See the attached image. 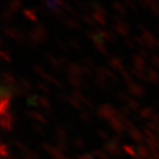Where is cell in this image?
<instances>
[{
	"instance_id": "ac0fdd59",
	"label": "cell",
	"mask_w": 159,
	"mask_h": 159,
	"mask_svg": "<svg viewBox=\"0 0 159 159\" xmlns=\"http://www.w3.org/2000/svg\"><path fill=\"white\" fill-rule=\"evenodd\" d=\"M125 44L127 46H130L131 48H134V47H136L134 43H133V41H132V40H131L130 38H129V37H127V38H125Z\"/></svg>"
},
{
	"instance_id": "2e32d148",
	"label": "cell",
	"mask_w": 159,
	"mask_h": 159,
	"mask_svg": "<svg viewBox=\"0 0 159 159\" xmlns=\"http://www.w3.org/2000/svg\"><path fill=\"white\" fill-rule=\"evenodd\" d=\"M138 51H139V56H142V57L144 58V59H146V58H148V53L146 51H145V50H144L143 47H140V48H139Z\"/></svg>"
},
{
	"instance_id": "5bb4252c",
	"label": "cell",
	"mask_w": 159,
	"mask_h": 159,
	"mask_svg": "<svg viewBox=\"0 0 159 159\" xmlns=\"http://www.w3.org/2000/svg\"><path fill=\"white\" fill-rule=\"evenodd\" d=\"M134 40H136L138 44H140L142 47H146V46H148L146 41H145V39H144L143 37H134Z\"/></svg>"
},
{
	"instance_id": "83f0119b",
	"label": "cell",
	"mask_w": 159,
	"mask_h": 159,
	"mask_svg": "<svg viewBox=\"0 0 159 159\" xmlns=\"http://www.w3.org/2000/svg\"><path fill=\"white\" fill-rule=\"evenodd\" d=\"M157 2H158V5H159V0H157Z\"/></svg>"
},
{
	"instance_id": "7402d4cb",
	"label": "cell",
	"mask_w": 159,
	"mask_h": 159,
	"mask_svg": "<svg viewBox=\"0 0 159 159\" xmlns=\"http://www.w3.org/2000/svg\"><path fill=\"white\" fill-rule=\"evenodd\" d=\"M58 47H60L63 51H67V45L66 44H64L63 41H58Z\"/></svg>"
},
{
	"instance_id": "9c48e42d",
	"label": "cell",
	"mask_w": 159,
	"mask_h": 159,
	"mask_svg": "<svg viewBox=\"0 0 159 159\" xmlns=\"http://www.w3.org/2000/svg\"><path fill=\"white\" fill-rule=\"evenodd\" d=\"M23 13H24V16H25L26 18H29L30 20H32V21H34L35 24L38 23L37 18H35V16L33 14L34 12L32 11V10H23Z\"/></svg>"
},
{
	"instance_id": "ffe728a7",
	"label": "cell",
	"mask_w": 159,
	"mask_h": 159,
	"mask_svg": "<svg viewBox=\"0 0 159 159\" xmlns=\"http://www.w3.org/2000/svg\"><path fill=\"white\" fill-rule=\"evenodd\" d=\"M151 60H152V64H153V65L159 66V57L158 56H156V54L152 56V57H151Z\"/></svg>"
},
{
	"instance_id": "44dd1931",
	"label": "cell",
	"mask_w": 159,
	"mask_h": 159,
	"mask_svg": "<svg viewBox=\"0 0 159 159\" xmlns=\"http://www.w3.org/2000/svg\"><path fill=\"white\" fill-rule=\"evenodd\" d=\"M124 1H125L126 5H129L130 7H132L133 10H136V8H137V6H136V4L133 2V0H124Z\"/></svg>"
},
{
	"instance_id": "603a6c76",
	"label": "cell",
	"mask_w": 159,
	"mask_h": 159,
	"mask_svg": "<svg viewBox=\"0 0 159 159\" xmlns=\"http://www.w3.org/2000/svg\"><path fill=\"white\" fill-rule=\"evenodd\" d=\"M83 61H84L86 65H89L90 67H92V66H93V63H92L90 59H87V58H84V59H83Z\"/></svg>"
},
{
	"instance_id": "277c9868",
	"label": "cell",
	"mask_w": 159,
	"mask_h": 159,
	"mask_svg": "<svg viewBox=\"0 0 159 159\" xmlns=\"http://www.w3.org/2000/svg\"><path fill=\"white\" fill-rule=\"evenodd\" d=\"M91 17L94 19V21L96 23H99L100 25H102V26H106V20H105V18H104V16H102V14H99V13H97V12L92 11L91 12Z\"/></svg>"
},
{
	"instance_id": "7c38bea8",
	"label": "cell",
	"mask_w": 159,
	"mask_h": 159,
	"mask_svg": "<svg viewBox=\"0 0 159 159\" xmlns=\"http://www.w3.org/2000/svg\"><path fill=\"white\" fill-rule=\"evenodd\" d=\"M112 19L114 20V24H125V20L123 19V17H120L119 14H113Z\"/></svg>"
},
{
	"instance_id": "30bf717a",
	"label": "cell",
	"mask_w": 159,
	"mask_h": 159,
	"mask_svg": "<svg viewBox=\"0 0 159 159\" xmlns=\"http://www.w3.org/2000/svg\"><path fill=\"white\" fill-rule=\"evenodd\" d=\"M112 6H113V8L117 12H118V13H121V14H126L125 8H124V6L121 5L120 2H118V1H114L113 5H112Z\"/></svg>"
},
{
	"instance_id": "e0dca14e",
	"label": "cell",
	"mask_w": 159,
	"mask_h": 159,
	"mask_svg": "<svg viewBox=\"0 0 159 159\" xmlns=\"http://www.w3.org/2000/svg\"><path fill=\"white\" fill-rule=\"evenodd\" d=\"M67 65L71 67V70H72V71H74V72H78V73H79L80 68H79V66H78V65H75V64H73V63H70V64H67Z\"/></svg>"
},
{
	"instance_id": "cb8c5ba5",
	"label": "cell",
	"mask_w": 159,
	"mask_h": 159,
	"mask_svg": "<svg viewBox=\"0 0 159 159\" xmlns=\"http://www.w3.org/2000/svg\"><path fill=\"white\" fill-rule=\"evenodd\" d=\"M12 4H14V5L17 6V7H20L21 6V0H10Z\"/></svg>"
},
{
	"instance_id": "ba28073f",
	"label": "cell",
	"mask_w": 159,
	"mask_h": 159,
	"mask_svg": "<svg viewBox=\"0 0 159 159\" xmlns=\"http://www.w3.org/2000/svg\"><path fill=\"white\" fill-rule=\"evenodd\" d=\"M80 19L86 23L87 25H91V26H94L96 27V21H94V19L92 17H89L87 14H84V13H80Z\"/></svg>"
},
{
	"instance_id": "9a60e30c",
	"label": "cell",
	"mask_w": 159,
	"mask_h": 159,
	"mask_svg": "<svg viewBox=\"0 0 159 159\" xmlns=\"http://www.w3.org/2000/svg\"><path fill=\"white\" fill-rule=\"evenodd\" d=\"M68 44L72 46V47H74V48H77V50H80V45H79V43L77 41V40H74V39H68Z\"/></svg>"
},
{
	"instance_id": "484cf974",
	"label": "cell",
	"mask_w": 159,
	"mask_h": 159,
	"mask_svg": "<svg viewBox=\"0 0 159 159\" xmlns=\"http://www.w3.org/2000/svg\"><path fill=\"white\" fill-rule=\"evenodd\" d=\"M60 63L63 64H67V61H66V59H65V57H59V59H58Z\"/></svg>"
},
{
	"instance_id": "d6986e66",
	"label": "cell",
	"mask_w": 159,
	"mask_h": 159,
	"mask_svg": "<svg viewBox=\"0 0 159 159\" xmlns=\"http://www.w3.org/2000/svg\"><path fill=\"white\" fill-rule=\"evenodd\" d=\"M0 56H1V57H2V59H4V60H6V61H11V58L6 54V51H4V50L0 52Z\"/></svg>"
},
{
	"instance_id": "8992f818",
	"label": "cell",
	"mask_w": 159,
	"mask_h": 159,
	"mask_svg": "<svg viewBox=\"0 0 159 159\" xmlns=\"http://www.w3.org/2000/svg\"><path fill=\"white\" fill-rule=\"evenodd\" d=\"M64 23L65 25L70 27V29H80V25L78 24V21L75 20V19H70V18H66L65 20H64Z\"/></svg>"
},
{
	"instance_id": "8fae6325",
	"label": "cell",
	"mask_w": 159,
	"mask_h": 159,
	"mask_svg": "<svg viewBox=\"0 0 159 159\" xmlns=\"http://www.w3.org/2000/svg\"><path fill=\"white\" fill-rule=\"evenodd\" d=\"M2 20H4V23H10L12 20V12L10 10H5L4 13H2Z\"/></svg>"
},
{
	"instance_id": "5b68a950",
	"label": "cell",
	"mask_w": 159,
	"mask_h": 159,
	"mask_svg": "<svg viewBox=\"0 0 159 159\" xmlns=\"http://www.w3.org/2000/svg\"><path fill=\"white\" fill-rule=\"evenodd\" d=\"M100 35H102L105 40H110V41H116V39H117V38H116V35L113 34V32L107 31V30H102Z\"/></svg>"
},
{
	"instance_id": "6da1fadb",
	"label": "cell",
	"mask_w": 159,
	"mask_h": 159,
	"mask_svg": "<svg viewBox=\"0 0 159 159\" xmlns=\"http://www.w3.org/2000/svg\"><path fill=\"white\" fill-rule=\"evenodd\" d=\"M112 29L118 32L119 34H121L123 37L127 38V35L130 34V26L127 24H112Z\"/></svg>"
},
{
	"instance_id": "3957f363",
	"label": "cell",
	"mask_w": 159,
	"mask_h": 159,
	"mask_svg": "<svg viewBox=\"0 0 159 159\" xmlns=\"http://www.w3.org/2000/svg\"><path fill=\"white\" fill-rule=\"evenodd\" d=\"M120 63H121V59H119V58H117V57L108 58V64H110L111 66H113L114 68H118L120 71H124V67H121Z\"/></svg>"
},
{
	"instance_id": "4316f807",
	"label": "cell",
	"mask_w": 159,
	"mask_h": 159,
	"mask_svg": "<svg viewBox=\"0 0 159 159\" xmlns=\"http://www.w3.org/2000/svg\"><path fill=\"white\" fill-rule=\"evenodd\" d=\"M73 1H74V2H77V4H78V2H79L80 0H73Z\"/></svg>"
},
{
	"instance_id": "52a82bcc",
	"label": "cell",
	"mask_w": 159,
	"mask_h": 159,
	"mask_svg": "<svg viewBox=\"0 0 159 159\" xmlns=\"http://www.w3.org/2000/svg\"><path fill=\"white\" fill-rule=\"evenodd\" d=\"M132 58H133V61H134V65H136L137 67L139 68V70H143L144 66H145V61H144V59H142L138 54L132 56Z\"/></svg>"
},
{
	"instance_id": "4fadbf2b",
	"label": "cell",
	"mask_w": 159,
	"mask_h": 159,
	"mask_svg": "<svg viewBox=\"0 0 159 159\" xmlns=\"http://www.w3.org/2000/svg\"><path fill=\"white\" fill-rule=\"evenodd\" d=\"M94 46L98 48V51L99 52H102V53H104V54H108L107 50H106V47L104 46V44H94Z\"/></svg>"
},
{
	"instance_id": "d4e9b609",
	"label": "cell",
	"mask_w": 159,
	"mask_h": 159,
	"mask_svg": "<svg viewBox=\"0 0 159 159\" xmlns=\"http://www.w3.org/2000/svg\"><path fill=\"white\" fill-rule=\"evenodd\" d=\"M34 70H35L37 72H39L40 74H43V75H44V72H43V70L40 68V66H37V65H34Z\"/></svg>"
},
{
	"instance_id": "7a4b0ae2",
	"label": "cell",
	"mask_w": 159,
	"mask_h": 159,
	"mask_svg": "<svg viewBox=\"0 0 159 159\" xmlns=\"http://www.w3.org/2000/svg\"><path fill=\"white\" fill-rule=\"evenodd\" d=\"M51 11V13L53 14V17H56L58 19V20H65L66 19V14H65V12L61 10V8H59V7H54V8H52V10H50Z\"/></svg>"
}]
</instances>
